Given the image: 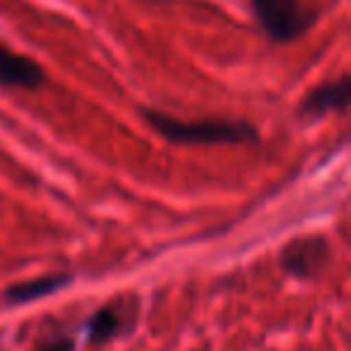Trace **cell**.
<instances>
[{"label":"cell","mask_w":351,"mask_h":351,"mask_svg":"<svg viewBox=\"0 0 351 351\" xmlns=\"http://www.w3.org/2000/svg\"><path fill=\"white\" fill-rule=\"evenodd\" d=\"M142 118L152 130H156L173 145H255L258 142V130L248 121H229V118L181 121L154 108H145Z\"/></svg>","instance_id":"cell-1"},{"label":"cell","mask_w":351,"mask_h":351,"mask_svg":"<svg viewBox=\"0 0 351 351\" xmlns=\"http://www.w3.org/2000/svg\"><path fill=\"white\" fill-rule=\"evenodd\" d=\"M250 10L265 34L277 44L301 39L315 25V12L303 0H250Z\"/></svg>","instance_id":"cell-2"},{"label":"cell","mask_w":351,"mask_h":351,"mask_svg":"<svg viewBox=\"0 0 351 351\" xmlns=\"http://www.w3.org/2000/svg\"><path fill=\"white\" fill-rule=\"evenodd\" d=\"M282 267L296 279H313L330 263V243L322 236H301L284 245Z\"/></svg>","instance_id":"cell-3"},{"label":"cell","mask_w":351,"mask_h":351,"mask_svg":"<svg viewBox=\"0 0 351 351\" xmlns=\"http://www.w3.org/2000/svg\"><path fill=\"white\" fill-rule=\"evenodd\" d=\"M46 82V73L34 58L15 53L8 46H0V84L17 89H39Z\"/></svg>","instance_id":"cell-4"},{"label":"cell","mask_w":351,"mask_h":351,"mask_svg":"<svg viewBox=\"0 0 351 351\" xmlns=\"http://www.w3.org/2000/svg\"><path fill=\"white\" fill-rule=\"evenodd\" d=\"M349 99V77H339L335 82H325L322 87L313 89L301 101L298 113L306 118H320L330 111H344Z\"/></svg>","instance_id":"cell-5"},{"label":"cell","mask_w":351,"mask_h":351,"mask_svg":"<svg viewBox=\"0 0 351 351\" xmlns=\"http://www.w3.org/2000/svg\"><path fill=\"white\" fill-rule=\"evenodd\" d=\"M73 282V274L68 272H56V274H44V277L29 279V282H17L12 287H8L3 291V298H5L10 306H25V303H34L39 298H46L51 293H56L58 289L68 287Z\"/></svg>","instance_id":"cell-6"},{"label":"cell","mask_w":351,"mask_h":351,"mask_svg":"<svg viewBox=\"0 0 351 351\" xmlns=\"http://www.w3.org/2000/svg\"><path fill=\"white\" fill-rule=\"evenodd\" d=\"M118 327H121V317H118V311L111 306L99 308L87 322V335L92 344H106L111 337H116Z\"/></svg>","instance_id":"cell-7"},{"label":"cell","mask_w":351,"mask_h":351,"mask_svg":"<svg viewBox=\"0 0 351 351\" xmlns=\"http://www.w3.org/2000/svg\"><path fill=\"white\" fill-rule=\"evenodd\" d=\"M73 349H75V341L68 335H63V332L51 337H41L34 346V351H73Z\"/></svg>","instance_id":"cell-8"}]
</instances>
